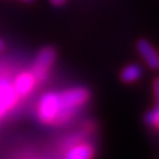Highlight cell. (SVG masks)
Returning <instances> with one entry per match:
<instances>
[{
    "mask_svg": "<svg viewBox=\"0 0 159 159\" xmlns=\"http://www.w3.org/2000/svg\"><path fill=\"white\" fill-rule=\"evenodd\" d=\"M142 76H143V69L138 64H129V65H126L122 69L121 74H119L122 82H125V84L135 82L139 78H142Z\"/></svg>",
    "mask_w": 159,
    "mask_h": 159,
    "instance_id": "obj_7",
    "label": "cell"
},
{
    "mask_svg": "<svg viewBox=\"0 0 159 159\" xmlns=\"http://www.w3.org/2000/svg\"><path fill=\"white\" fill-rule=\"evenodd\" d=\"M34 85H36V80H34L32 72H23L16 77L13 82L15 92L20 97H27L29 93L33 90Z\"/></svg>",
    "mask_w": 159,
    "mask_h": 159,
    "instance_id": "obj_5",
    "label": "cell"
},
{
    "mask_svg": "<svg viewBox=\"0 0 159 159\" xmlns=\"http://www.w3.org/2000/svg\"><path fill=\"white\" fill-rule=\"evenodd\" d=\"M152 90H154V98H155V102L159 103V76L154 78Z\"/></svg>",
    "mask_w": 159,
    "mask_h": 159,
    "instance_id": "obj_9",
    "label": "cell"
},
{
    "mask_svg": "<svg viewBox=\"0 0 159 159\" xmlns=\"http://www.w3.org/2000/svg\"><path fill=\"white\" fill-rule=\"evenodd\" d=\"M54 61H56V49L53 47H44L43 49H40L31 70L36 80V84L45 81Z\"/></svg>",
    "mask_w": 159,
    "mask_h": 159,
    "instance_id": "obj_2",
    "label": "cell"
},
{
    "mask_svg": "<svg viewBox=\"0 0 159 159\" xmlns=\"http://www.w3.org/2000/svg\"><path fill=\"white\" fill-rule=\"evenodd\" d=\"M52 6H56V7H60V6H64L66 3V0H49Z\"/></svg>",
    "mask_w": 159,
    "mask_h": 159,
    "instance_id": "obj_10",
    "label": "cell"
},
{
    "mask_svg": "<svg viewBox=\"0 0 159 159\" xmlns=\"http://www.w3.org/2000/svg\"><path fill=\"white\" fill-rule=\"evenodd\" d=\"M19 96L15 92V88L6 78H0V117L7 114L16 105Z\"/></svg>",
    "mask_w": 159,
    "mask_h": 159,
    "instance_id": "obj_3",
    "label": "cell"
},
{
    "mask_svg": "<svg viewBox=\"0 0 159 159\" xmlns=\"http://www.w3.org/2000/svg\"><path fill=\"white\" fill-rule=\"evenodd\" d=\"M4 48H6V43H4L2 39H0V52L4 51Z\"/></svg>",
    "mask_w": 159,
    "mask_h": 159,
    "instance_id": "obj_11",
    "label": "cell"
},
{
    "mask_svg": "<svg viewBox=\"0 0 159 159\" xmlns=\"http://www.w3.org/2000/svg\"><path fill=\"white\" fill-rule=\"evenodd\" d=\"M89 97V90L81 86L62 92H48L39 101L37 117L45 125H64L70 121L82 106L86 105Z\"/></svg>",
    "mask_w": 159,
    "mask_h": 159,
    "instance_id": "obj_1",
    "label": "cell"
},
{
    "mask_svg": "<svg viewBox=\"0 0 159 159\" xmlns=\"http://www.w3.org/2000/svg\"><path fill=\"white\" fill-rule=\"evenodd\" d=\"M21 2H25V3H32V2H34V0H21Z\"/></svg>",
    "mask_w": 159,
    "mask_h": 159,
    "instance_id": "obj_12",
    "label": "cell"
},
{
    "mask_svg": "<svg viewBox=\"0 0 159 159\" xmlns=\"http://www.w3.org/2000/svg\"><path fill=\"white\" fill-rule=\"evenodd\" d=\"M94 147L89 143H78L72 146L65 154V159H93Z\"/></svg>",
    "mask_w": 159,
    "mask_h": 159,
    "instance_id": "obj_6",
    "label": "cell"
},
{
    "mask_svg": "<svg viewBox=\"0 0 159 159\" xmlns=\"http://www.w3.org/2000/svg\"><path fill=\"white\" fill-rule=\"evenodd\" d=\"M143 119H145V123L147 126L159 130V103H157V106L151 109L150 111H147Z\"/></svg>",
    "mask_w": 159,
    "mask_h": 159,
    "instance_id": "obj_8",
    "label": "cell"
},
{
    "mask_svg": "<svg viewBox=\"0 0 159 159\" xmlns=\"http://www.w3.org/2000/svg\"><path fill=\"white\" fill-rule=\"evenodd\" d=\"M137 51L141 54V57L143 58V61L146 62V65L157 70L159 69V53L155 48L152 47V44L146 39H141L137 41Z\"/></svg>",
    "mask_w": 159,
    "mask_h": 159,
    "instance_id": "obj_4",
    "label": "cell"
}]
</instances>
